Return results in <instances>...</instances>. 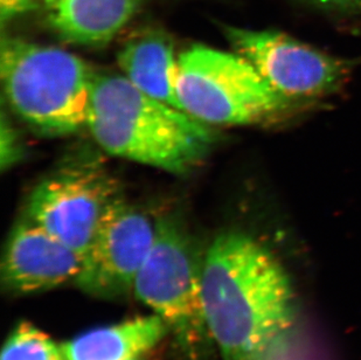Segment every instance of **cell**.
Returning <instances> with one entry per match:
<instances>
[{
  "mask_svg": "<svg viewBox=\"0 0 361 360\" xmlns=\"http://www.w3.org/2000/svg\"><path fill=\"white\" fill-rule=\"evenodd\" d=\"M201 286L221 359L269 360L296 313L293 284L276 256L245 232H225L206 251Z\"/></svg>",
  "mask_w": 361,
  "mask_h": 360,
  "instance_id": "6da1fadb",
  "label": "cell"
},
{
  "mask_svg": "<svg viewBox=\"0 0 361 360\" xmlns=\"http://www.w3.org/2000/svg\"><path fill=\"white\" fill-rule=\"evenodd\" d=\"M87 128L110 155L176 174L195 167L215 140L209 126L116 73L94 75Z\"/></svg>",
  "mask_w": 361,
  "mask_h": 360,
  "instance_id": "7a4b0ae2",
  "label": "cell"
},
{
  "mask_svg": "<svg viewBox=\"0 0 361 360\" xmlns=\"http://www.w3.org/2000/svg\"><path fill=\"white\" fill-rule=\"evenodd\" d=\"M1 81L11 108L25 122L49 135L87 126L95 72L61 48L4 37Z\"/></svg>",
  "mask_w": 361,
  "mask_h": 360,
  "instance_id": "3957f363",
  "label": "cell"
},
{
  "mask_svg": "<svg viewBox=\"0 0 361 360\" xmlns=\"http://www.w3.org/2000/svg\"><path fill=\"white\" fill-rule=\"evenodd\" d=\"M177 90L183 110L207 126L274 122L298 107L239 53L201 44L179 55Z\"/></svg>",
  "mask_w": 361,
  "mask_h": 360,
  "instance_id": "277c9868",
  "label": "cell"
},
{
  "mask_svg": "<svg viewBox=\"0 0 361 360\" xmlns=\"http://www.w3.org/2000/svg\"><path fill=\"white\" fill-rule=\"evenodd\" d=\"M204 258L178 217H161L156 221L154 244L133 286L137 299L161 317L193 360L213 342L202 304Z\"/></svg>",
  "mask_w": 361,
  "mask_h": 360,
  "instance_id": "5b68a950",
  "label": "cell"
},
{
  "mask_svg": "<svg viewBox=\"0 0 361 360\" xmlns=\"http://www.w3.org/2000/svg\"><path fill=\"white\" fill-rule=\"evenodd\" d=\"M226 35L275 92L300 107L339 92L355 62L327 54L283 32L226 28Z\"/></svg>",
  "mask_w": 361,
  "mask_h": 360,
  "instance_id": "8992f818",
  "label": "cell"
},
{
  "mask_svg": "<svg viewBox=\"0 0 361 360\" xmlns=\"http://www.w3.org/2000/svg\"><path fill=\"white\" fill-rule=\"evenodd\" d=\"M156 235V221L117 197L103 217L76 284L99 299H121L133 292Z\"/></svg>",
  "mask_w": 361,
  "mask_h": 360,
  "instance_id": "52a82bcc",
  "label": "cell"
},
{
  "mask_svg": "<svg viewBox=\"0 0 361 360\" xmlns=\"http://www.w3.org/2000/svg\"><path fill=\"white\" fill-rule=\"evenodd\" d=\"M111 184L88 172H65L41 183L28 203V220L81 255H88L109 205Z\"/></svg>",
  "mask_w": 361,
  "mask_h": 360,
  "instance_id": "ba28073f",
  "label": "cell"
},
{
  "mask_svg": "<svg viewBox=\"0 0 361 360\" xmlns=\"http://www.w3.org/2000/svg\"><path fill=\"white\" fill-rule=\"evenodd\" d=\"M83 258L28 220L11 233L1 262L3 286L14 294L46 292L76 282Z\"/></svg>",
  "mask_w": 361,
  "mask_h": 360,
  "instance_id": "9c48e42d",
  "label": "cell"
},
{
  "mask_svg": "<svg viewBox=\"0 0 361 360\" xmlns=\"http://www.w3.org/2000/svg\"><path fill=\"white\" fill-rule=\"evenodd\" d=\"M140 0H44L46 19L69 44L102 47L136 13Z\"/></svg>",
  "mask_w": 361,
  "mask_h": 360,
  "instance_id": "30bf717a",
  "label": "cell"
},
{
  "mask_svg": "<svg viewBox=\"0 0 361 360\" xmlns=\"http://www.w3.org/2000/svg\"><path fill=\"white\" fill-rule=\"evenodd\" d=\"M117 61L122 74L137 88L183 110L177 90L179 56L166 33L159 30L137 33L123 44Z\"/></svg>",
  "mask_w": 361,
  "mask_h": 360,
  "instance_id": "8fae6325",
  "label": "cell"
},
{
  "mask_svg": "<svg viewBox=\"0 0 361 360\" xmlns=\"http://www.w3.org/2000/svg\"><path fill=\"white\" fill-rule=\"evenodd\" d=\"M169 331L156 313L90 330L62 345L66 360H131L154 349Z\"/></svg>",
  "mask_w": 361,
  "mask_h": 360,
  "instance_id": "7c38bea8",
  "label": "cell"
},
{
  "mask_svg": "<svg viewBox=\"0 0 361 360\" xmlns=\"http://www.w3.org/2000/svg\"><path fill=\"white\" fill-rule=\"evenodd\" d=\"M1 360H66L62 347L30 323H20L11 332L1 351Z\"/></svg>",
  "mask_w": 361,
  "mask_h": 360,
  "instance_id": "4fadbf2b",
  "label": "cell"
},
{
  "mask_svg": "<svg viewBox=\"0 0 361 360\" xmlns=\"http://www.w3.org/2000/svg\"><path fill=\"white\" fill-rule=\"evenodd\" d=\"M0 163L1 169L5 170L11 167L20 158V146L13 128L8 124L5 116L1 119V148H0Z\"/></svg>",
  "mask_w": 361,
  "mask_h": 360,
  "instance_id": "5bb4252c",
  "label": "cell"
},
{
  "mask_svg": "<svg viewBox=\"0 0 361 360\" xmlns=\"http://www.w3.org/2000/svg\"><path fill=\"white\" fill-rule=\"evenodd\" d=\"M329 13L355 16L361 13V0H300Z\"/></svg>",
  "mask_w": 361,
  "mask_h": 360,
  "instance_id": "9a60e30c",
  "label": "cell"
},
{
  "mask_svg": "<svg viewBox=\"0 0 361 360\" xmlns=\"http://www.w3.org/2000/svg\"><path fill=\"white\" fill-rule=\"evenodd\" d=\"M37 0H0V18L3 23L11 21L31 10Z\"/></svg>",
  "mask_w": 361,
  "mask_h": 360,
  "instance_id": "2e32d148",
  "label": "cell"
},
{
  "mask_svg": "<svg viewBox=\"0 0 361 360\" xmlns=\"http://www.w3.org/2000/svg\"><path fill=\"white\" fill-rule=\"evenodd\" d=\"M131 360H140V358H136V359H131Z\"/></svg>",
  "mask_w": 361,
  "mask_h": 360,
  "instance_id": "e0dca14e",
  "label": "cell"
}]
</instances>
